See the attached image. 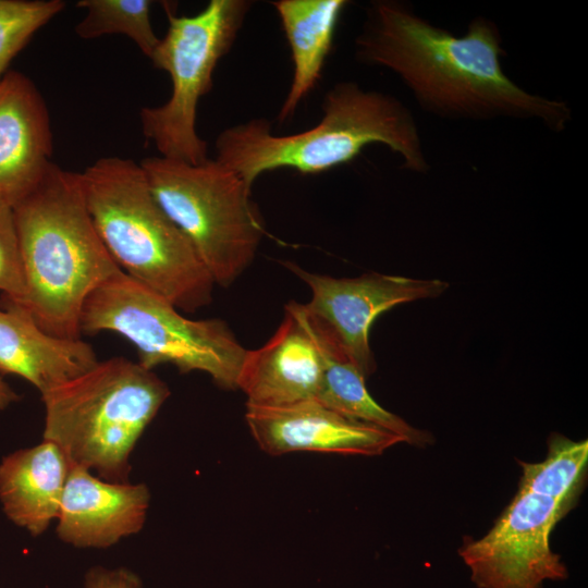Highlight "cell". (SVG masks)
Masks as SVG:
<instances>
[{"label": "cell", "instance_id": "cell-1", "mask_svg": "<svg viewBox=\"0 0 588 588\" xmlns=\"http://www.w3.org/2000/svg\"><path fill=\"white\" fill-rule=\"evenodd\" d=\"M497 24L476 16L463 36L431 24L409 4L372 1L355 39V57L392 71L417 105L454 121H535L560 133L572 120L564 100L531 94L504 72Z\"/></svg>", "mask_w": 588, "mask_h": 588}, {"label": "cell", "instance_id": "cell-2", "mask_svg": "<svg viewBox=\"0 0 588 588\" xmlns=\"http://www.w3.org/2000/svg\"><path fill=\"white\" fill-rule=\"evenodd\" d=\"M321 108L319 123L299 133L275 135L264 118L230 126L216 139V159L250 187L259 175L282 168L302 174L332 170L373 144L397 154L408 171L429 170L414 114L396 97L344 81L326 93Z\"/></svg>", "mask_w": 588, "mask_h": 588}, {"label": "cell", "instance_id": "cell-3", "mask_svg": "<svg viewBox=\"0 0 588 588\" xmlns=\"http://www.w3.org/2000/svg\"><path fill=\"white\" fill-rule=\"evenodd\" d=\"M13 213L26 282L23 307L48 333L81 338L86 299L121 269L94 226L79 172L53 163Z\"/></svg>", "mask_w": 588, "mask_h": 588}, {"label": "cell", "instance_id": "cell-4", "mask_svg": "<svg viewBox=\"0 0 588 588\" xmlns=\"http://www.w3.org/2000/svg\"><path fill=\"white\" fill-rule=\"evenodd\" d=\"M79 180L94 226L122 272L179 310L194 313L211 302L210 273L155 199L140 163L100 158Z\"/></svg>", "mask_w": 588, "mask_h": 588}, {"label": "cell", "instance_id": "cell-5", "mask_svg": "<svg viewBox=\"0 0 588 588\" xmlns=\"http://www.w3.org/2000/svg\"><path fill=\"white\" fill-rule=\"evenodd\" d=\"M170 395L138 362L113 357L41 395L44 440L72 465L111 482H128L130 456Z\"/></svg>", "mask_w": 588, "mask_h": 588}, {"label": "cell", "instance_id": "cell-6", "mask_svg": "<svg viewBox=\"0 0 588 588\" xmlns=\"http://www.w3.org/2000/svg\"><path fill=\"white\" fill-rule=\"evenodd\" d=\"M79 329L81 334H120L133 344L146 369L170 364L182 373L203 371L224 390L237 389L247 351L224 320L188 319L163 296L122 271L86 299Z\"/></svg>", "mask_w": 588, "mask_h": 588}, {"label": "cell", "instance_id": "cell-7", "mask_svg": "<svg viewBox=\"0 0 588 588\" xmlns=\"http://www.w3.org/2000/svg\"><path fill=\"white\" fill-rule=\"evenodd\" d=\"M139 163L155 199L215 284H233L253 262L265 235L252 187L216 158L193 164L155 156Z\"/></svg>", "mask_w": 588, "mask_h": 588}, {"label": "cell", "instance_id": "cell-8", "mask_svg": "<svg viewBox=\"0 0 588 588\" xmlns=\"http://www.w3.org/2000/svg\"><path fill=\"white\" fill-rule=\"evenodd\" d=\"M252 7L247 0H211L198 13L177 16L167 5L169 26L149 59L171 79V95L140 110L143 135L161 157L198 164L209 159L196 131L198 103L212 87L219 61L231 50Z\"/></svg>", "mask_w": 588, "mask_h": 588}, {"label": "cell", "instance_id": "cell-9", "mask_svg": "<svg viewBox=\"0 0 588 588\" xmlns=\"http://www.w3.org/2000/svg\"><path fill=\"white\" fill-rule=\"evenodd\" d=\"M282 264L309 286L311 298L304 308L315 328L366 378L376 370L368 339L375 319L399 304L437 297L449 287L439 279L376 272L333 278L306 271L291 261Z\"/></svg>", "mask_w": 588, "mask_h": 588}, {"label": "cell", "instance_id": "cell-10", "mask_svg": "<svg viewBox=\"0 0 588 588\" xmlns=\"http://www.w3.org/2000/svg\"><path fill=\"white\" fill-rule=\"evenodd\" d=\"M567 513L558 501L518 490L493 527L465 540L460 554L479 588H540L567 571L550 548V534Z\"/></svg>", "mask_w": 588, "mask_h": 588}, {"label": "cell", "instance_id": "cell-11", "mask_svg": "<svg viewBox=\"0 0 588 588\" xmlns=\"http://www.w3.org/2000/svg\"><path fill=\"white\" fill-rule=\"evenodd\" d=\"M329 346L304 304L287 303L271 339L260 348L246 351L237 379L246 405L279 407L316 400Z\"/></svg>", "mask_w": 588, "mask_h": 588}, {"label": "cell", "instance_id": "cell-12", "mask_svg": "<svg viewBox=\"0 0 588 588\" xmlns=\"http://www.w3.org/2000/svg\"><path fill=\"white\" fill-rule=\"evenodd\" d=\"M245 419L259 448L270 455L311 451L373 456L404 442L393 432L346 417L317 400L279 407L246 405Z\"/></svg>", "mask_w": 588, "mask_h": 588}, {"label": "cell", "instance_id": "cell-13", "mask_svg": "<svg viewBox=\"0 0 588 588\" xmlns=\"http://www.w3.org/2000/svg\"><path fill=\"white\" fill-rule=\"evenodd\" d=\"M49 111L23 73L0 78V199L12 208L30 194L53 164Z\"/></svg>", "mask_w": 588, "mask_h": 588}, {"label": "cell", "instance_id": "cell-14", "mask_svg": "<svg viewBox=\"0 0 588 588\" xmlns=\"http://www.w3.org/2000/svg\"><path fill=\"white\" fill-rule=\"evenodd\" d=\"M149 500L145 483L107 481L71 464L56 532L76 548H109L144 527Z\"/></svg>", "mask_w": 588, "mask_h": 588}, {"label": "cell", "instance_id": "cell-15", "mask_svg": "<svg viewBox=\"0 0 588 588\" xmlns=\"http://www.w3.org/2000/svg\"><path fill=\"white\" fill-rule=\"evenodd\" d=\"M5 302L0 309V372L24 378L44 395L98 363L82 338L52 335L23 306Z\"/></svg>", "mask_w": 588, "mask_h": 588}, {"label": "cell", "instance_id": "cell-16", "mask_svg": "<svg viewBox=\"0 0 588 588\" xmlns=\"http://www.w3.org/2000/svg\"><path fill=\"white\" fill-rule=\"evenodd\" d=\"M71 463L54 443L15 451L0 463L3 512L32 536L44 534L57 519Z\"/></svg>", "mask_w": 588, "mask_h": 588}, {"label": "cell", "instance_id": "cell-17", "mask_svg": "<svg viewBox=\"0 0 588 588\" xmlns=\"http://www.w3.org/2000/svg\"><path fill=\"white\" fill-rule=\"evenodd\" d=\"M347 0H278L272 2L290 46L293 65L289 91L278 120L284 123L314 90L332 49Z\"/></svg>", "mask_w": 588, "mask_h": 588}, {"label": "cell", "instance_id": "cell-18", "mask_svg": "<svg viewBox=\"0 0 588 588\" xmlns=\"http://www.w3.org/2000/svg\"><path fill=\"white\" fill-rule=\"evenodd\" d=\"M363 372L336 347L329 346L316 400L346 417L383 428L404 442L424 446L431 436L380 406L369 394Z\"/></svg>", "mask_w": 588, "mask_h": 588}, {"label": "cell", "instance_id": "cell-19", "mask_svg": "<svg viewBox=\"0 0 588 588\" xmlns=\"http://www.w3.org/2000/svg\"><path fill=\"white\" fill-rule=\"evenodd\" d=\"M587 460L586 440L572 441L553 436L542 462H519L522 478L518 490L551 498L568 511L581 489Z\"/></svg>", "mask_w": 588, "mask_h": 588}, {"label": "cell", "instance_id": "cell-20", "mask_svg": "<svg viewBox=\"0 0 588 588\" xmlns=\"http://www.w3.org/2000/svg\"><path fill=\"white\" fill-rule=\"evenodd\" d=\"M151 4L149 0H81L76 5L86 14L75 33L83 39L127 36L150 59L160 41L150 21Z\"/></svg>", "mask_w": 588, "mask_h": 588}, {"label": "cell", "instance_id": "cell-21", "mask_svg": "<svg viewBox=\"0 0 588 588\" xmlns=\"http://www.w3.org/2000/svg\"><path fill=\"white\" fill-rule=\"evenodd\" d=\"M64 4L61 0H0V78L33 35Z\"/></svg>", "mask_w": 588, "mask_h": 588}, {"label": "cell", "instance_id": "cell-22", "mask_svg": "<svg viewBox=\"0 0 588 588\" xmlns=\"http://www.w3.org/2000/svg\"><path fill=\"white\" fill-rule=\"evenodd\" d=\"M0 291L5 299L23 306L26 282L13 208L0 199Z\"/></svg>", "mask_w": 588, "mask_h": 588}, {"label": "cell", "instance_id": "cell-23", "mask_svg": "<svg viewBox=\"0 0 588 588\" xmlns=\"http://www.w3.org/2000/svg\"><path fill=\"white\" fill-rule=\"evenodd\" d=\"M85 588H142V581L135 573L124 567L95 566L85 575Z\"/></svg>", "mask_w": 588, "mask_h": 588}, {"label": "cell", "instance_id": "cell-24", "mask_svg": "<svg viewBox=\"0 0 588 588\" xmlns=\"http://www.w3.org/2000/svg\"><path fill=\"white\" fill-rule=\"evenodd\" d=\"M17 400L19 395L8 385L0 372V409H4L12 402Z\"/></svg>", "mask_w": 588, "mask_h": 588}]
</instances>
